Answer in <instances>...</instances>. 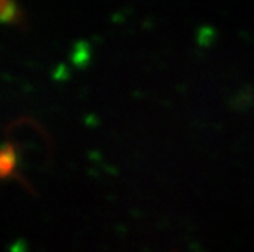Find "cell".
Instances as JSON below:
<instances>
[{
	"label": "cell",
	"instance_id": "7a4b0ae2",
	"mask_svg": "<svg viewBox=\"0 0 254 252\" xmlns=\"http://www.w3.org/2000/svg\"><path fill=\"white\" fill-rule=\"evenodd\" d=\"M21 13L13 2L0 0V23H18Z\"/></svg>",
	"mask_w": 254,
	"mask_h": 252
},
{
	"label": "cell",
	"instance_id": "6da1fadb",
	"mask_svg": "<svg viewBox=\"0 0 254 252\" xmlns=\"http://www.w3.org/2000/svg\"><path fill=\"white\" fill-rule=\"evenodd\" d=\"M15 162H17V157H15L13 148L10 144H5V146L0 148V179L13 172Z\"/></svg>",
	"mask_w": 254,
	"mask_h": 252
}]
</instances>
